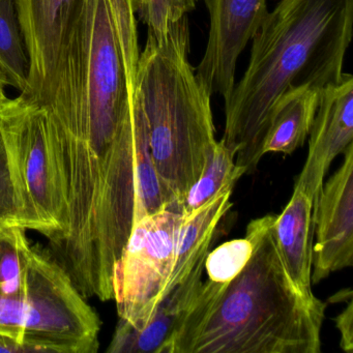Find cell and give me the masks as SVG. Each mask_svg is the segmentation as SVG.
Returning <instances> with one entry per match:
<instances>
[{
  "mask_svg": "<svg viewBox=\"0 0 353 353\" xmlns=\"http://www.w3.org/2000/svg\"><path fill=\"white\" fill-rule=\"evenodd\" d=\"M276 216L248 225L253 245L228 282L202 283L191 309L161 353H319L326 305L289 278L272 233Z\"/></svg>",
  "mask_w": 353,
  "mask_h": 353,
  "instance_id": "cell-1",
  "label": "cell"
},
{
  "mask_svg": "<svg viewBox=\"0 0 353 353\" xmlns=\"http://www.w3.org/2000/svg\"><path fill=\"white\" fill-rule=\"evenodd\" d=\"M353 0H280L252 40L249 65L225 101L222 141L251 174L263 157L268 115L289 88L338 83L352 39Z\"/></svg>",
  "mask_w": 353,
  "mask_h": 353,
  "instance_id": "cell-2",
  "label": "cell"
},
{
  "mask_svg": "<svg viewBox=\"0 0 353 353\" xmlns=\"http://www.w3.org/2000/svg\"><path fill=\"white\" fill-rule=\"evenodd\" d=\"M140 51L133 0H84L46 108L51 125L98 158L119 150Z\"/></svg>",
  "mask_w": 353,
  "mask_h": 353,
  "instance_id": "cell-3",
  "label": "cell"
},
{
  "mask_svg": "<svg viewBox=\"0 0 353 353\" xmlns=\"http://www.w3.org/2000/svg\"><path fill=\"white\" fill-rule=\"evenodd\" d=\"M148 41L138 59L136 88L148 125L154 168L179 212L216 148L212 96L189 61L187 16Z\"/></svg>",
  "mask_w": 353,
  "mask_h": 353,
  "instance_id": "cell-4",
  "label": "cell"
},
{
  "mask_svg": "<svg viewBox=\"0 0 353 353\" xmlns=\"http://www.w3.org/2000/svg\"><path fill=\"white\" fill-rule=\"evenodd\" d=\"M102 322L47 248L0 226V334L23 352L96 353Z\"/></svg>",
  "mask_w": 353,
  "mask_h": 353,
  "instance_id": "cell-5",
  "label": "cell"
},
{
  "mask_svg": "<svg viewBox=\"0 0 353 353\" xmlns=\"http://www.w3.org/2000/svg\"><path fill=\"white\" fill-rule=\"evenodd\" d=\"M0 131L21 204L22 227L52 241L59 228L57 192L49 158L46 109L20 94L0 107Z\"/></svg>",
  "mask_w": 353,
  "mask_h": 353,
  "instance_id": "cell-6",
  "label": "cell"
},
{
  "mask_svg": "<svg viewBox=\"0 0 353 353\" xmlns=\"http://www.w3.org/2000/svg\"><path fill=\"white\" fill-rule=\"evenodd\" d=\"M183 216L167 208L136 223L114 266L113 299L119 323L140 330L163 299Z\"/></svg>",
  "mask_w": 353,
  "mask_h": 353,
  "instance_id": "cell-7",
  "label": "cell"
},
{
  "mask_svg": "<svg viewBox=\"0 0 353 353\" xmlns=\"http://www.w3.org/2000/svg\"><path fill=\"white\" fill-rule=\"evenodd\" d=\"M84 0H16L30 59L26 97L42 106L50 104L55 82Z\"/></svg>",
  "mask_w": 353,
  "mask_h": 353,
  "instance_id": "cell-8",
  "label": "cell"
},
{
  "mask_svg": "<svg viewBox=\"0 0 353 353\" xmlns=\"http://www.w3.org/2000/svg\"><path fill=\"white\" fill-rule=\"evenodd\" d=\"M210 13L205 52L196 75L224 101L235 85L237 59L268 14L266 0H204Z\"/></svg>",
  "mask_w": 353,
  "mask_h": 353,
  "instance_id": "cell-9",
  "label": "cell"
},
{
  "mask_svg": "<svg viewBox=\"0 0 353 353\" xmlns=\"http://www.w3.org/2000/svg\"><path fill=\"white\" fill-rule=\"evenodd\" d=\"M316 245L312 284L353 263V143L336 173L322 185L313 208Z\"/></svg>",
  "mask_w": 353,
  "mask_h": 353,
  "instance_id": "cell-10",
  "label": "cell"
},
{
  "mask_svg": "<svg viewBox=\"0 0 353 353\" xmlns=\"http://www.w3.org/2000/svg\"><path fill=\"white\" fill-rule=\"evenodd\" d=\"M309 152L295 183L317 202L324 177L332 161L344 154L353 140V77L344 73L340 82L321 90L319 105L310 130Z\"/></svg>",
  "mask_w": 353,
  "mask_h": 353,
  "instance_id": "cell-11",
  "label": "cell"
},
{
  "mask_svg": "<svg viewBox=\"0 0 353 353\" xmlns=\"http://www.w3.org/2000/svg\"><path fill=\"white\" fill-rule=\"evenodd\" d=\"M205 258L206 256L202 257L189 276L164 297L143 327L133 330L119 322L107 351L111 353H161L183 323L201 289Z\"/></svg>",
  "mask_w": 353,
  "mask_h": 353,
  "instance_id": "cell-12",
  "label": "cell"
},
{
  "mask_svg": "<svg viewBox=\"0 0 353 353\" xmlns=\"http://www.w3.org/2000/svg\"><path fill=\"white\" fill-rule=\"evenodd\" d=\"M272 233L285 270L299 292L315 299L312 290L313 264V202L294 188L292 197L280 216H276Z\"/></svg>",
  "mask_w": 353,
  "mask_h": 353,
  "instance_id": "cell-13",
  "label": "cell"
},
{
  "mask_svg": "<svg viewBox=\"0 0 353 353\" xmlns=\"http://www.w3.org/2000/svg\"><path fill=\"white\" fill-rule=\"evenodd\" d=\"M321 90L299 85L285 90L270 109L262 152L291 154L309 136Z\"/></svg>",
  "mask_w": 353,
  "mask_h": 353,
  "instance_id": "cell-14",
  "label": "cell"
},
{
  "mask_svg": "<svg viewBox=\"0 0 353 353\" xmlns=\"http://www.w3.org/2000/svg\"><path fill=\"white\" fill-rule=\"evenodd\" d=\"M235 183H229L208 203L183 219L175 245L172 270L163 292V299L189 276L196 263L208 253L216 227L232 206L231 195Z\"/></svg>",
  "mask_w": 353,
  "mask_h": 353,
  "instance_id": "cell-15",
  "label": "cell"
},
{
  "mask_svg": "<svg viewBox=\"0 0 353 353\" xmlns=\"http://www.w3.org/2000/svg\"><path fill=\"white\" fill-rule=\"evenodd\" d=\"M243 175H245L243 169L235 164V152L227 148L222 140L216 142L203 172L192 185L179 206V212L183 219L188 218L218 195L229 183H237Z\"/></svg>",
  "mask_w": 353,
  "mask_h": 353,
  "instance_id": "cell-16",
  "label": "cell"
},
{
  "mask_svg": "<svg viewBox=\"0 0 353 353\" xmlns=\"http://www.w3.org/2000/svg\"><path fill=\"white\" fill-rule=\"evenodd\" d=\"M0 68L12 86L28 94L30 59L16 0H0Z\"/></svg>",
  "mask_w": 353,
  "mask_h": 353,
  "instance_id": "cell-17",
  "label": "cell"
},
{
  "mask_svg": "<svg viewBox=\"0 0 353 353\" xmlns=\"http://www.w3.org/2000/svg\"><path fill=\"white\" fill-rule=\"evenodd\" d=\"M201 0H135L136 18L148 26V32L160 38L171 23L196 9Z\"/></svg>",
  "mask_w": 353,
  "mask_h": 353,
  "instance_id": "cell-18",
  "label": "cell"
},
{
  "mask_svg": "<svg viewBox=\"0 0 353 353\" xmlns=\"http://www.w3.org/2000/svg\"><path fill=\"white\" fill-rule=\"evenodd\" d=\"M253 245L248 237L225 243L212 252H208L205 258L208 280L214 282H228L249 260Z\"/></svg>",
  "mask_w": 353,
  "mask_h": 353,
  "instance_id": "cell-19",
  "label": "cell"
},
{
  "mask_svg": "<svg viewBox=\"0 0 353 353\" xmlns=\"http://www.w3.org/2000/svg\"><path fill=\"white\" fill-rule=\"evenodd\" d=\"M0 226L22 227L21 204L3 133L0 131Z\"/></svg>",
  "mask_w": 353,
  "mask_h": 353,
  "instance_id": "cell-20",
  "label": "cell"
},
{
  "mask_svg": "<svg viewBox=\"0 0 353 353\" xmlns=\"http://www.w3.org/2000/svg\"><path fill=\"white\" fill-rule=\"evenodd\" d=\"M336 326L341 334L340 346L343 351L347 353H352L353 351V303L352 297L349 299L346 309L336 316Z\"/></svg>",
  "mask_w": 353,
  "mask_h": 353,
  "instance_id": "cell-21",
  "label": "cell"
},
{
  "mask_svg": "<svg viewBox=\"0 0 353 353\" xmlns=\"http://www.w3.org/2000/svg\"><path fill=\"white\" fill-rule=\"evenodd\" d=\"M0 352H23L21 347L11 339L0 334Z\"/></svg>",
  "mask_w": 353,
  "mask_h": 353,
  "instance_id": "cell-22",
  "label": "cell"
},
{
  "mask_svg": "<svg viewBox=\"0 0 353 353\" xmlns=\"http://www.w3.org/2000/svg\"><path fill=\"white\" fill-rule=\"evenodd\" d=\"M9 85H11L9 77H8L6 72L0 68V107L3 106L9 100L7 94H6V90Z\"/></svg>",
  "mask_w": 353,
  "mask_h": 353,
  "instance_id": "cell-23",
  "label": "cell"
},
{
  "mask_svg": "<svg viewBox=\"0 0 353 353\" xmlns=\"http://www.w3.org/2000/svg\"><path fill=\"white\" fill-rule=\"evenodd\" d=\"M133 1H135V0H133Z\"/></svg>",
  "mask_w": 353,
  "mask_h": 353,
  "instance_id": "cell-24",
  "label": "cell"
}]
</instances>
